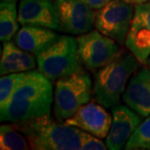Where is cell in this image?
Segmentation results:
<instances>
[{"label":"cell","instance_id":"6da1fadb","mask_svg":"<svg viewBox=\"0 0 150 150\" xmlns=\"http://www.w3.org/2000/svg\"><path fill=\"white\" fill-rule=\"evenodd\" d=\"M53 100L51 80L38 70L27 71L7 106L0 110L1 121L20 123L50 115Z\"/></svg>","mask_w":150,"mask_h":150},{"label":"cell","instance_id":"7a4b0ae2","mask_svg":"<svg viewBox=\"0 0 150 150\" xmlns=\"http://www.w3.org/2000/svg\"><path fill=\"white\" fill-rule=\"evenodd\" d=\"M13 125L26 137L34 150H81L83 130L52 119L50 115Z\"/></svg>","mask_w":150,"mask_h":150},{"label":"cell","instance_id":"3957f363","mask_svg":"<svg viewBox=\"0 0 150 150\" xmlns=\"http://www.w3.org/2000/svg\"><path fill=\"white\" fill-rule=\"evenodd\" d=\"M142 64L134 54L120 52L94 74L93 94L105 108L118 104L130 77Z\"/></svg>","mask_w":150,"mask_h":150},{"label":"cell","instance_id":"277c9868","mask_svg":"<svg viewBox=\"0 0 150 150\" xmlns=\"http://www.w3.org/2000/svg\"><path fill=\"white\" fill-rule=\"evenodd\" d=\"M91 96L92 81L83 69L57 79L54 99L55 118L64 121L89 102Z\"/></svg>","mask_w":150,"mask_h":150},{"label":"cell","instance_id":"5b68a950","mask_svg":"<svg viewBox=\"0 0 150 150\" xmlns=\"http://www.w3.org/2000/svg\"><path fill=\"white\" fill-rule=\"evenodd\" d=\"M38 70L49 80L54 81L82 69L77 40L60 35L50 47L36 55Z\"/></svg>","mask_w":150,"mask_h":150},{"label":"cell","instance_id":"8992f818","mask_svg":"<svg viewBox=\"0 0 150 150\" xmlns=\"http://www.w3.org/2000/svg\"><path fill=\"white\" fill-rule=\"evenodd\" d=\"M134 14V4L126 0H112L97 11L94 26L103 35L123 44Z\"/></svg>","mask_w":150,"mask_h":150},{"label":"cell","instance_id":"52a82bcc","mask_svg":"<svg viewBox=\"0 0 150 150\" xmlns=\"http://www.w3.org/2000/svg\"><path fill=\"white\" fill-rule=\"evenodd\" d=\"M76 40L82 64L93 71L102 68L121 52L119 43L97 29L80 34Z\"/></svg>","mask_w":150,"mask_h":150},{"label":"cell","instance_id":"ba28073f","mask_svg":"<svg viewBox=\"0 0 150 150\" xmlns=\"http://www.w3.org/2000/svg\"><path fill=\"white\" fill-rule=\"evenodd\" d=\"M61 32L80 35L91 31L96 12L82 0H54Z\"/></svg>","mask_w":150,"mask_h":150},{"label":"cell","instance_id":"9c48e42d","mask_svg":"<svg viewBox=\"0 0 150 150\" xmlns=\"http://www.w3.org/2000/svg\"><path fill=\"white\" fill-rule=\"evenodd\" d=\"M125 45L142 64L150 56V3L137 4Z\"/></svg>","mask_w":150,"mask_h":150},{"label":"cell","instance_id":"30bf717a","mask_svg":"<svg viewBox=\"0 0 150 150\" xmlns=\"http://www.w3.org/2000/svg\"><path fill=\"white\" fill-rule=\"evenodd\" d=\"M112 119L111 114L102 104L88 102L82 105L63 123L103 139L108 136Z\"/></svg>","mask_w":150,"mask_h":150},{"label":"cell","instance_id":"8fae6325","mask_svg":"<svg viewBox=\"0 0 150 150\" xmlns=\"http://www.w3.org/2000/svg\"><path fill=\"white\" fill-rule=\"evenodd\" d=\"M18 18L21 25L39 26L60 31L54 1L21 0Z\"/></svg>","mask_w":150,"mask_h":150},{"label":"cell","instance_id":"7c38bea8","mask_svg":"<svg viewBox=\"0 0 150 150\" xmlns=\"http://www.w3.org/2000/svg\"><path fill=\"white\" fill-rule=\"evenodd\" d=\"M112 123L106 137V145L110 150L123 149L130 136L141 123L138 113L129 107L115 105L112 108Z\"/></svg>","mask_w":150,"mask_h":150},{"label":"cell","instance_id":"4fadbf2b","mask_svg":"<svg viewBox=\"0 0 150 150\" xmlns=\"http://www.w3.org/2000/svg\"><path fill=\"white\" fill-rule=\"evenodd\" d=\"M126 105L141 117L150 115V69L143 67L134 73L123 94Z\"/></svg>","mask_w":150,"mask_h":150},{"label":"cell","instance_id":"5bb4252c","mask_svg":"<svg viewBox=\"0 0 150 150\" xmlns=\"http://www.w3.org/2000/svg\"><path fill=\"white\" fill-rule=\"evenodd\" d=\"M60 35L48 28L23 25L17 33L14 42L18 47L33 54L38 55L54 44Z\"/></svg>","mask_w":150,"mask_h":150},{"label":"cell","instance_id":"9a60e30c","mask_svg":"<svg viewBox=\"0 0 150 150\" xmlns=\"http://www.w3.org/2000/svg\"><path fill=\"white\" fill-rule=\"evenodd\" d=\"M36 60L33 54L18 47L15 42L5 41L3 45L0 74L6 75L32 70L36 67Z\"/></svg>","mask_w":150,"mask_h":150},{"label":"cell","instance_id":"2e32d148","mask_svg":"<svg viewBox=\"0 0 150 150\" xmlns=\"http://www.w3.org/2000/svg\"><path fill=\"white\" fill-rule=\"evenodd\" d=\"M16 2L2 1L0 4V39L10 41L18 32Z\"/></svg>","mask_w":150,"mask_h":150},{"label":"cell","instance_id":"e0dca14e","mask_svg":"<svg viewBox=\"0 0 150 150\" xmlns=\"http://www.w3.org/2000/svg\"><path fill=\"white\" fill-rule=\"evenodd\" d=\"M13 124H4L0 127V149L26 150L29 149V144L26 137Z\"/></svg>","mask_w":150,"mask_h":150},{"label":"cell","instance_id":"ac0fdd59","mask_svg":"<svg viewBox=\"0 0 150 150\" xmlns=\"http://www.w3.org/2000/svg\"><path fill=\"white\" fill-rule=\"evenodd\" d=\"M26 74L27 71L2 75L0 79V110L7 106L12 95L25 78Z\"/></svg>","mask_w":150,"mask_h":150},{"label":"cell","instance_id":"d6986e66","mask_svg":"<svg viewBox=\"0 0 150 150\" xmlns=\"http://www.w3.org/2000/svg\"><path fill=\"white\" fill-rule=\"evenodd\" d=\"M127 150H150V115L137 127L124 146Z\"/></svg>","mask_w":150,"mask_h":150},{"label":"cell","instance_id":"ffe728a7","mask_svg":"<svg viewBox=\"0 0 150 150\" xmlns=\"http://www.w3.org/2000/svg\"><path fill=\"white\" fill-rule=\"evenodd\" d=\"M107 145L93 134L83 131L81 134V150H105Z\"/></svg>","mask_w":150,"mask_h":150},{"label":"cell","instance_id":"44dd1931","mask_svg":"<svg viewBox=\"0 0 150 150\" xmlns=\"http://www.w3.org/2000/svg\"><path fill=\"white\" fill-rule=\"evenodd\" d=\"M82 1L84 2L86 4H88L93 9L98 10L102 8L103 7L107 5L112 0H82Z\"/></svg>","mask_w":150,"mask_h":150},{"label":"cell","instance_id":"7402d4cb","mask_svg":"<svg viewBox=\"0 0 150 150\" xmlns=\"http://www.w3.org/2000/svg\"><path fill=\"white\" fill-rule=\"evenodd\" d=\"M126 1H128L129 3L132 4L137 5V4H144V3H147L149 0H126Z\"/></svg>","mask_w":150,"mask_h":150},{"label":"cell","instance_id":"603a6c76","mask_svg":"<svg viewBox=\"0 0 150 150\" xmlns=\"http://www.w3.org/2000/svg\"><path fill=\"white\" fill-rule=\"evenodd\" d=\"M146 64H147V65L149 66L150 68V56L149 57V59H148V60H147V62H146Z\"/></svg>","mask_w":150,"mask_h":150},{"label":"cell","instance_id":"cb8c5ba5","mask_svg":"<svg viewBox=\"0 0 150 150\" xmlns=\"http://www.w3.org/2000/svg\"><path fill=\"white\" fill-rule=\"evenodd\" d=\"M2 1H8V2H17L18 0H2Z\"/></svg>","mask_w":150,"mask_h":150},{"label":"cell","instance_id":"d4e9b609","mask_svg":"<svg viewBox=\"0 0 150 150\" xmlns=\"http://www.w3.org/2000/svg\"><path fill=\"white\" fill-rule=\"evenodd\" d=\"M149 69H150V68H149Z\"/></svg>","mask_w":150,"mask_h":150}]
</instances>
